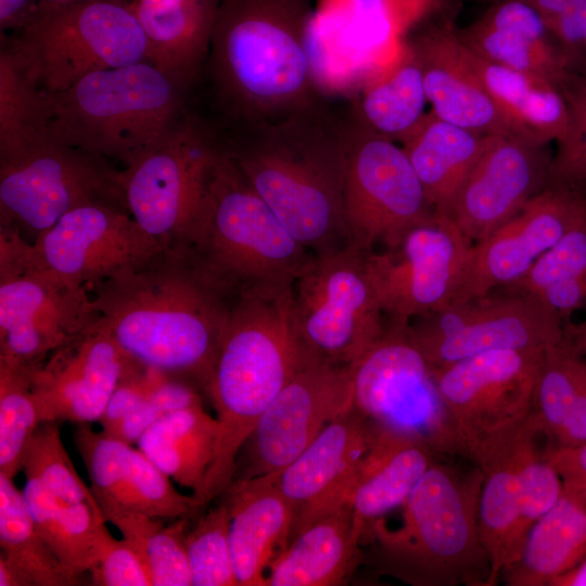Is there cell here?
Listing matches in <instances>:
<instances>
[{"label": "cell", "mask_w": 586, "mask_h": 586, "mask_svg": "<svg viewBox=\"0 0 586 586\" xmlns=\"http://www.w3.org/2000/svg\"><path fill=\"white\" fill-rule=\"evenodd\" d=\"M585 216V191L547 182L517 215L473 243L461 281L449 304L514 284Z\"/></svg>", "instance_id": "44dd1931"}, {"label": "cell", "mask_w": 586, "mask_h": 586, "mask_svg": "<svg viewBox=\"0 0 586 586\" xmlns=\"http://www.w3.org/2000/svg\"><path fill=\"white\" fill-rule=\"evenodd\" d=\"M483 472L434 461L402 505V523L383 518L365 537L381 574L412 586H491V561L479 528Z\"/></svg>", "instance_id": "5b68a950"}, {"label": "cell", "mask_w": 586, "mask_h": 586, "mask_svg": "<svg viewBox=\"0 0 586 586\" xmlns=\"http://www.w3.org/2000/svg\"><path fill=\"white\" fill-rule=\"evenodd\" d=\"M586 443V380L551 446L566 448Z\"/></svg>", "instance_id": "f5cc1de1"}, {"label": "cell", "mask_w": 586, "mask_h": 586, "mask_svg": "<svg viewBox=\"0 0 586 586\" xmlns=\"http://www.w3.org/2000/svg\"><path fill=\"white\" fill-rule=\"evenodd\" d=\"M435 456L418 440L374 428L348 499L362 538L371 523L402 507Z\"/></svg>", "instance_id": "f546056e"}, {"label": "cell", "mask_w": 586, "mask_h": 586, "mask_svg": "<svg viewBox=\"0 0 586 586\" xmlns=\"http://www.w3.org/2000/svg\"><path fill=\"white\" fill-rule=\"evenodd\" d=\"M90 291L98 322L130 360L206 392L234 297L187 247L163 249Z\"/></svg>", "instance_id": "6da1fadb"}, {"label": "cell", "mask_w": 586, "mask_h": 586, "mask_svg": "<svg viewBox=\"0 0 586 586\" xmlns=\"http://www.w3.org/2000/svg\"><path fill=\"white\" fill-rule=\"evenodd\" d=\"M294 283L256 285L232 301L206 394L218 434L202 492L222 494L233 481L239 453L263 412L310 358L293 318Z\"/></svg>", "instance_id": "277c9868"}, {"label": "cell", "mask_w": 586, "mask_h": 586, "mask_svg": "<svg viewBox=\"0 0 586 586\" xmlns=\"http://www.w3.org/2000/svg\"><path fill=\"white\" fill-rule=\"evenodd\" d=\"M457 34L477 55L543 76L560 88L570 74V60L551 36L543 16L525 0H504Z\"/></svg>", "instance_id": "4316f807"}, {"label": "cell", "mask_w": 586, "mask_h": 586, "mask_svg": "<svg viewBox=\"0 0 586 586\" xmlns=\"http://www.w3.org/2000/svg\"><path fill=\"white\" fill-rule=\"evenodd\" d=\"M202 509L193 496L179 493L140 449L129 447L122 483V510L139 511L167 521L192 518Z\"/></svg>", "instance_id": "b9f144b4"}, {"label": "cell", "mask_w": 586, "mask_h": 586, "mask_svg": "<svg viewBox=\"0 0 586 586\" xmlns=\"http://www.w3.org/2000/svg\"><path fill=\"white\" fill-rule=\"evenodd\" d=\"M52 101L7 42L0 52V162L21 156L51 138Z\"/></svg>", "instance_id": "74e56055"}, {"label": "cell", "mask_w": 586, "mask_h": 586, "mask_svg": "<svg viewBox=\"0 0 586 586\" xmlns=\"http://www.w3.org/2000/svg\"><path fill=\"white\" fill-rule=\"evenodd\" d=\"M162 250L125 207L91 203L68 212L38 235L29 254L34 267L91 290Z\"/></svg>", "instance_id": "ffe728a7"}, {"label": "cell", "mask_w": 586, "mask_h": 586, "mask_svg": "<svg viewBox=\"0 0 586 586\" xmlns=\"http://www.w3.org/2000/svg\"><path fill=\"white\" fill-rule=\"evenodd\" d=\"M547 143L512 135H486L447 213L472 243L517 215L547 184Z\"/></svg>", "instance_id": "7402d4cb"}, {"label": "cell", "mask_w": 586, "mask_h": 586, "mask_svg": "<svg viewBox=\"0 0 586 586\" xmlns=\"http://www.w3.org/2000/svg\"><path fill=\"white\" fill-rule=\"evenodd\" d=\"M545 348L489 351L433 369L467 458L531 411Z\"/></svg>", "instance_id": "ac0fdd59"}, {"label": "cell", "mask_w": 586, "mask_h": 586, "mask_svg": "<svg viewBox=\"0 0 586 586\" xmlns=\"http://www.w3.org/2000/svg\"><path fill=\"white\" fill-rule=\"evenodd\" d=\"M119 171L107 158L51 137L0 162V225L16 228L33 243L79 206L109 203L126 208Z\"/></svg>", "instance_id": "4fadbf2b"}, {"label": "cell", "mask_w": 586, "mask_h": 586, "mask_svg": "<svg viewBox=\"0 0 586 586\" xmlns=\"http://www.w3.org/2000/svg\"><path fill=\"white\" fill-rule=\"evenodd\" d=\"M533 295L564 324L586 306V273L551 283Z\"/></svg>", "instance_id": "f907efd6"}, {"label": "cell", "mask_w": 586, "mask_h": 586, "mask_svg": "<svg viewBox=\"0 0 586 586\" xmlns=\"http://www.w3.org/2000/svg\"><path fill=\"white\" fill-rule=\"evenodd\" d=\"M586 273V216L571 227L514 284L504 288L536 294L557 281Z\"/></svg>", "instance_id": "bcb514c9"}, {"label": "cell", "mask_w": 586, "mask_h": 586, "mask_svg": "<svg viewBox=\"0 0 586 586\" xmlns=\"http://www.w3.org/2000/svg\"><path fill=\"white\" fill-rule=\"evenodd\" d=\"M220 130L229 157L297 241L314 254L349 244L344 208L347 99Z\"/></svg>", "instance_id": "7a4b0ae2"}, {"label": "cell", "mask_w": 586, "mask_h": 586, "mask_svg": "<svg viewBox=\"0 0 586 586\" xmlns=\"http://www.w3.org/2000/svg\"><path fill=\"white\" fill-rule=\"evenodd\" d=\"M89 574L95 586H152L145 560L124 538L110 539Z\"/></svg>", "instance_id": "c3c4849f"}, {"label": "cell", "mask_w": 586, "mask_h": 586, "mask_svg": "<svg viewBox=\"0 0 586 586\" xmlns=\"http://www.w3.org/2000/svg\"><path fill=\"white\" fill-rule=\"evenodd\" d=\"M530 3L544 20L550 18L562 12L578 5L586 0H525Z\"/></svg>", "instance_id": "11a10c76"}, {"label": "cell", "mask_w": 586, "mask_h": 586, "mask_svg": "<svg viewBox=\"0 0 586 586\" xmlns=\"http://www.w3.org/2000/svg\"><path fill=\"white\" fill-rule=\"evenodd\" d=\"M473 243L433 212L394 244L366 251V267L386 320L407 323L448 305Z\"/></svg>", "instance_id": "2e32d148"}, {"label": "cell", "mask_w": 586, "mask_h": 586, "mask_svg": "<svg viewBox=\"0 0 586 586\" xmlns=\"http://www.w3.org/2000/svg\"><path fill=\"white\" fill-rule=\"evenodd\" d=\"M220 497L238 586H265L271 563L291 542L292 508L272 474L234 480Z\"/></svg>", "instance_id": "484cf974"}, {"label": "cell", "mask_w": 586, "mask_h": 586, "mask_svg": "<svg viewBox=\"0 0 586 586\" xmlns=\"http://www.w3.org/2000/svg\"><path fill=\"white\" fill-rule=\"evenodd\" d=\"M22 494L39 535L68 574L81 583L113 537L99 505L65 502L34 480L26 481Z\"/></svg>", "instance_id": "e575fe53"}, {"label": "cell", "mask_w": 586, "mask_h": 586, "mask_svg": "<svg viewBox=\"0 0 586 586\" xmlns=\"http://www.w3.org/2000/svg\"><path fill=\"white\" fill-rule=\"evenodd\" d=\"M550 586H586V556L573 569L552 581Z\"/></svg>", "instance_id": "6f0895ef"}, {"label": "cell", "mask_w": 586, "mask_h": 586, "mask_svg": "<svg viewBox=\"0 0 586 586\" xmlns=\"http://www.w3.org/2000/svg\"><path fill=\"white\" fill-rule=\"evenodd\" d=\"M407 326L385 319L381 336L352 366L353 407L375 429L418 440L436 455L467 457L434 370Z\"/></svg>", "instance_id": "30bf717a"}, {"label": "cell", "mask_w": 586, "mask_h": 586, "mask_svg": "<svg viewBox=\"0 0 586 586\" xmlns=\"http://www.w3.org/2000/svg\"><path fill=\"white\" fill-rule=\"evenodd\" d=\"M485 137L430 111L400 142L435 213H447Z\"/></svg>", "instance_id": "836d02e7"}, {"label": "cell", "mask_w": 586, "mask_h": 586, "mask_svg": "<svg viewBox=\"0 0 586 586\" xmlns=\"http://www.w3.org/2000/svg\"><path fill=\"white\" fill-rule=\"evenodd\" d=\"M26 480H34L65 502L98 504L66 451L58 422L41 421L23 456Z\"/></svg>", "instance_id": "7bdbcfd3"}, {"label": "cell", "mask_w": 586, "mask_h": 586, "mask_svg": "<svg viewBox=\"0 0 586 586\" xmlns=\"http://www.w3.org/2000/svg\"><path fill=\"white\" fill-rule=\"evenodd\" d=\"M586 556V505L566 488L531 527L518 558L499 581L508 586H550Z\"/></svg>", "instance_id": "d6a6232c"}, {"label": "cell", "mask_w": 586, "mask_h": 586, "mask_svg": "<svg viewBox=\"0 0 586 586\" xmlns=\"http://www.w3.org/2000/svg\"><path fill=\"white\" fill-rule=\"evenodd\" d=\"M458 40L463 61L519 129L547 144L564 138L570 112L558 85L543 76L491 62L472 52L459 37Z\"/></svg>", "instance_id": "1f68e13d"}, {"label": "cell", "mask_w": 586, "mask_h": 586, "mask_svg": "<svg viewBox=\"0 0 586 586\" xmlns=\"http://www.w3.org/2000/svg\"><path fill=\"white\" fill-rule=\"evenodd\" d=\"M130 359L98 322L28 369L41 421H99Z\"/></svg>", "instance_id": "cb8c5ba5"}, {"label": "cell", "mask_w": 586, "mask_h": 586, "mask_svg": "<svg viewBox=\"0 0 586 586\" xmlns=\"http://www.w3.org/2000/svg\"><path fill=\"white\" fill-rule=\"evenodd\" d=\"M544 21L571 65L586 61V1Z\"/></svg>", "instance_id": "681fc988"}, {"label": "cell", "mask_w": 586, "mask_h": 586, "mask_svg": "<svg viewBox=\"0 0 586 586\" xmlns=\"http://www.w3.org/2000/svg\"><path fill=\"white\" fill-rule=\"evenodd\" d=\"M98 320L89 290L33 267L0 278V361L31 369Z\"/></svg>", "instance_id": "d6986e66"}, {"label": "cell", "mask_w": 586, "mask_h": 586, "mask_svg": "<svg viewBox=\"0 0 586 586\" xmlns=\"http://www.w3.org/2000/svg\"><path fill=\"white\" fill-rule=\"evenodd\" d=\"M408 334L433 369L496 349L545 348L563 323L532 294L497 289L408 322Z\"/></svg>", "instance_id": "9a60e30c"}, {"label": "cell", "mask_w": 586, "mask_h": 586, "mask_svg": "<svg viewBox=\"0 0 586 586\" xmlns=\"http://www.w3.org/2000/svg\"><path fill=\"white\" fill-rule=\"evenodd\" d=\"M563 487L575 493L586 505V482L577 484H563Z\"/></svg>", "instance_id": "91938a15"}, {"label": "cell", "mask_w": 586, "mask_h": 586, "mask_svg": "<svg viewBox=\"0 0 586 586\" xmlns=\"http://www.w3.org/2000/svg\"><path fill=\"white\" fill-rule=\"evenodd\" d=\"M186 247L231 296L256 285L294 283L314 257L254 191L225 148Z\"/></svg>", "instance_id": "52a82bcc"}, {"label": "cell", "mask_w": 586, "mask_h": 586, "mask_svg": "<svg viewBox=\"0 0 586 586\" xmlns=\"http://www.w3.org/2000/svg\"><path fill=\"white\" fill-rule=\"evenodd\" d=\"M408 40L419 58L433 114L483 135H512L531 139L499 109L463 61L457 31L448 25L434 26L409 36Z\"/></svg>", "instance_id": "d4e9b609"}, {"label": "cell", "mask_w": 586, "mask_h": 586, "mask_svg": "<svg viewBox=\"0 0 586 586\" xmlns=\"http://www.w3.org/2000/svg\"><path fill=\"white\" fill-rule=\"evenodd\" d=\"M546 455L563 484L586 482V443L566 448L553 447L548 443Z\"/></svg>", "instance_id": "816d5d0a"}, {"label": "cell", "mask_w": 586, "mask_h": 586, "mask_svg": "<svg viewBox=\"0 0 586 586\" xmlns=\"http://www.w3.org/2000/svg\"><path fill=\"white\" fill-rule=\"evenodd\" d=\"M293 318L310 359L352 367L375 343L385 317L353 244L314 257L294 283Z\"/></svg>", "instance_id": "7c38bea8"}, {"label": "cell", "mask_w": 586, "mask_h": 586, "mask_svg": "<svg viewBox=\"0 0 586 586\" xmlns=\"http://www.w3.org/2000/svg\"><path fill=\"white\" fill-rule=\"evenodd\" d=\"M222 150L216 123L189 110L119 171L127 211L163 249L188 246Z\"/></svg>", "instance_id": "ba28073f"}, {"label": "cell", "mask_w": 586, "mask_h": 586, "mask_svg": "<svg viewBox=\"0 0 586 586\" xmlns=\"http://www.w3.org/2000/svg\"><path fill=\"white\" fill-rule=\"evenodd\" d=\"M40 7L39 0H0L1 34L26 29L38 16Z\"/></svg>", "instance_id": "db71d44e"}, {"label": "cell", "mask_w": 586, "mask_h": 586, "mask_svg": "<svg viewBox=\"0 0 586 586\" xmlns=\"http://www.w3.org/2000/svg\"><path fill=\"white\" fill-rule=\"evenodd\" d=\"M41 422L27 368L0 361V473L14 477Z\"/></svg>", "instance_id": "60d3db41"}, {"label": "cell", "mask_w": 586, "mask_h": 586, "mask_svg": "<svg viewBox=\"0 0 586 586\" xmlns=\"http://www.w3.org/2000/svg\"><path fill=\"white\" fill-rule=\"evenodd\" d=\"M348 103L359 122L398 143L422 120L429 102L422 67L408 39L397 60Z\"/></svg>", "instance_id": "8d00e7d4"}, {"label": "cell", "mask_w": 586, "mask_h": 586, "mask_svg": "<svg viewBox=\"0 0 586 586\" xmlns=\"http://www.w3.org/2000/svg\"><path fill=\"white\" fill-rule=\"evenodd\" d=\"M186 547L192 586H238L224 499L188 528Z\"/></svg>", "instance_id": "ee69618b"}, {"label": "cell", "mask_w": 586, "mask_h": 586, "mask_svg": "<svg viewBox=\"0 0 586 586\" xmlns=\"http://www.w3.org/2000/svg\"><path fill=\"white\" fill-rule=\"evenodd\" d=\"M5 42L50 94L92 72L149 61L138 18L128 3L113 0L41 5L36 20Z\"/></svg>", "instance_id": "9c48e42d"}, {"label": "cell", "mask_w": 586, "mask_h": 586, "mask_svg": "<svg viewBox=\"0 0 586 586\" xmlns=\"http://www.w3.org/2000/svg\"><path fill=\"white\" fill-rule=\"evenodd\" d=\"M39 1L41 5L60 7V5H67V4H74V3L86 2V1H94V0H39ZM113 1L129 3L130 0H113Z\"/></svg>", "instance_id": "680465c9"}, {"label": "cell", "mask_w": 586, "mask_h": 586, "mask_svg": "<svg viewBox=\"0 0 586 586\" xmlns=\"http://www.w3.org/2000/svg\"><path fill=\"white\" fill-rule=\"evenodd\" d=\"M570 123L552 157L548 182L586 191V62L574 66L561 87Z\"/></svg>", "instance_id": "f6af8a7d"}, {"label": "cell", "mask_w": 586, "mask_h": 586, "mask_svg": "<svg viewBox=\"0 0 586 586\" xmlns=\"http://www.w3.org/2000/svg\"><path fill=\"white\" fill-rule=\"evenodd\" d=\"M314 0H221L201 78L220 129L283 118L330 99L311 66Z\"/></svg>", "instance_id": "3957f363"}, {"label": "cell", "mask_w": 586, "mask_h": 586, "mask_svg": "<svg viewBox=\"0 0 586 586\" xmlns=\"http://www.w3.org/2000/svg\"><path fill=\"white\" fill-rule=\"evenodd\" d=\"M221 0H130L148 40L149 62L188 88L200 81Z\"/></svg>", "instance_id": "f1b7e54d"}, {"label": "cell", "mask_w": 586, "mask_h": 586, "mask_svg": "<svg viewBox=\"0 0 586 586\" xmlns=\"http://www.w3.org/2000/svg\"><path fill=\"white\" fill-rule=\"evenodd\" d=\"M0 558L20 575L23 586L81 584L65 570L37 532L22 492L0 473Z\"/></svg>", "instance_id": "f35d334b"}, {"label": "cell", "mask_w": 586, "mask_h": 586, "mask_svg": "<svg viewBox=\"0 0 586 586\" xmlns=\"http://www.w3.org/2000/svg\"><path fill=\"white\" fill-rule=\"evenodd\" d=\"M352 407V367L308 359L260 416L239 453L233 481L281 471Z\"/></svg>", "instance_id": "e0dca14e"}, {"label": "cell", "mask_w": 586, "mask_h": 586, "mask_svg": "<svg viewBox=\"0 0 586 586\" xmlns=\"http://www.w3.org/2000/svg\"><path fill=\"white\" fill-rule=\"evenodd\" d=\"M362 534L349 504L314 522L271 563L265 586H335L360 559Z\"/></svg>", "instance_id": "4dcf8cb0"}, {"label": "cell", "mask_w": 586, "mask_h": 586, "mask_svg": "<svg viewBox=\"0 0 586 586\" xmlns=\"http://www.w3.org/2000/svg\"><path fill=\"white\" fill-rule=\"evenodd\" d=\"M438 0H317L307 44L329 97L349 99L387 69Z\"/></svg>", "instance_id": "8fae6325"}, {"label": "cell", "mask_w": 586, "mask_h": 586, "mask_svg": "<svg viewBox=\"0 0 586 586\" xmlns=\"http://www.w3.org/2000/svg\"><path fill=\"white\" fill-rule=\"evenodd\" d=\"M563 335L576 353L586 357V317L578 323H572L571 321L564 323Z\"/></svg>", "instance_id": "9f6ffc18"}, {"label": "cell", "mask_w": 586, "mask_h": 586, "mask_svg": "<svg viewBox=\"0 0 586 586\" xmlns=\"http://www.w3.org/2000/svg\"><path fill=\"white\" fill-rule=\"evenodd\" d=\"M521 420L486 436L471 451V460L483 472L479 528L491 561V586L497 585L501 571L518 558L520 551L517 442Z\"/></svg>", "instance_id": "83f0119b"}, {"label": "cell", "mask_w": 586, "mask_h": 586, "mask_svg": "<svg viewBox=\"0 0 586 586\" xmlns=\"http://www.w3.org/2000/svg\"><path fill=\"white\" fill-rule=\"evenodd\" d=\"M348 111L345 217L349 243L370 251L394 244L434 211L403 146L359 122L349 103Z\"/></svg>", "instance_id": "5bb4252c"}, {"label": "cell", "mask_w": 586, "mask_h": 586, "mask_svg": "<svg viewBox=\"0 0 586 586\" xmlns=\"http://www.w3.org/2000/svg\"><path fill=\"white\" fill-rule=\"evenodd\" d=\"M217 434V419L200 404L164 415L137 444L166 475L195 494L213 461Z\"/></svg>", "instance_id": "d590c367"}, {"label": "cell", "mask_w": 586, "mask_h": 586, "mask_svg": "<svg viewBox=\"0 0 586 586\" xmlns=\"http://www.w3.org/2000/svg\"><path fill=\"white\" fill-rule=\"evenodd\" d=\"M374 428L354 407L330 422L285 468L272 473L293 511L291 540L348 504Z\"/></svg>", "instance_id": "603a6c76"}, {"label": "cell", "mask_w": 586, "mask_h": 586, "mask_svg": "<svg viewBox=\"0 0 586 586\" xmlns=\"http://www.w3.org/2000/svg\"><path fill=\"white\" fill-rule=\"evenodd\" d=\"M190 90L149 61L92 72L50 94V135L126 165L189 111Z\"/></svg>", "instance_id": "8992f818"}, {"label": "cell", "mask_w": 586, "mask_h": 586, "mask_svg": "<svg viewBox=\"0 0 586 586\" xmlns=\"http://www.w3.org/2000/svg\"><path fill=\"white\" fill-rule=\"evenodd\" d=\"M586 380V359L565 341L545 348L537 374L532 411L551 444Z\"/></svg>", "instance_id": "ab89813d"}, {"label": "cell", "mask_w": 586, "mask_h": 586, "mask_svg": "<svg viewBox=\"0 0 586 586\" xmlns=\"http://www.w3.org/2000/svg\"><path fill=\"white\" fill-rule=\"evenodd\" d=\"M189 520L180 518L164 523L148 538L144 559L152 586H192L186 547Z\"/></svg>", "instance_id": "7dc6e473"}]
</instances>
